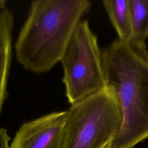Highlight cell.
<instances>
[{
  "label": "cell",
  "instance_id": "cell-1",
  "mask_svg": "<svg viewBox=\"0 0 148 148\" xmlns=\"http://www.w3.org/2000/svg\"><path fill=\"white\" fill-rule=\"evenodd\" d=\"M106 87L123 116L112 148H134L148 138V50L145 43L116 39L102 51Z\"/></svg>",
  "mask_w": 148,
  "mask_h": 148
},
{
  "label": "cell",
  "instance_id": "cell-2",
  "mask_svg": "<svg viewBox=\"0 0 148 148\" xmlns=\"http://www.w3.org/2000/svg\"><path fill=\"white\" fill-rule=\"evenodd\" d=\"M88 0H35L14 45L16 57L24 69L43 73L61 61L84 15Z\"/></svg>",
  "mask_w": 148,
  "mask_h": 148
},
{
  "label": "cell",
  "instance_id": "cell-3",
  "mask_svg": "<svg viewBox=\"0 0 148 148\" xmlns=\"http://www.w3.org/2000/svg\"><path fill=\"white\" fill-rule=\"evenodd\" d=\"M66 111L65 148H101L113 140L123 122L119 102L107 87Z\"/></svg>",
  "mask_w": 148,
  "mask_h": 148
},
{
  "label": "cell",
  "instance_id": "cell-4",
  "mask_svg": "<svg viewBox=\"0 0 148 148\" xmlns=\"http://www.w3.org/2000/svg\"><path fill=\"white\" fill-rule=\"evenodd\" d=\"M60 62L65 95L71 105L106 88L102 51L87 20L77 26Z\"/></svg>",
  "mask_w": 148,
  "mask_h": 148
},
{
  "label": "cell",
  "instance_id": "cell-5",
  "mask_svg": "<svg viewBox=\"0 0 148 148\" xmlns=\"http://www.w3.org/2000/svg\"><path fill=\"white\" fill-rule=\"evenodd\" d=\"M67 111L55 112L24 123L9 148H65Z\"/></svg>",
  "mask_w": 148,
  "mask_h": 148
},
{
  "label": "cell",
  "instance_id": "cell-6",
  "mask_svg": "<svg viewBox=\"0 0 148 148\" xmlns=\"http://www.w3.org/2000/svg\"><path fill=\"white\" fill-rule=\"evenodd\" d=\"M13 25L14 16L12 11L6 6L5 1H0V114L8 95Z\"/></svg>",
  "mask_w": 148,
  "mask_h": 148
},
{
  "label": "cell",
  "instance_id": "cell-7",
  "mask_svg": "<svg viewBox=\"0 0 148 148\" xmlns=\"http://www.w3.org/2000/svg\"><path fill=\"white\" fill-rule=\"evenodd\" d=\"M102 3L117 34V39L129 40L131 35V24L128 0H104Z\"/></svg>",
  "mask_w": 148,
  "mask_h": 148
},
{
  "label": "cell",
  "instance_id": "cell-8",
  "mask_svg": "<svg viewBox=\"0 0 148 148\" xmlns=\"http://www.w3.org/2000/svg\"><path fill=\"white\" fill-rule=\"evenodd\" d=\"M131 35L129 40L145 43L148 37V0H128Z\"/></svg>",
  "mask_w": 148,
  "mask_h": 148
},
{
  "label": "cell",
  "instance_id": "cell-9",
  "mask_svg": "<svg viewBox=\"0 0 148 148\" xmlns=\"http://www.w3.org/2000/svg\"><path fill=\"white\" fill-rule=\"evenodd\" d=\"M10 139L6 130L0 128V148H9V142Z\"/></svg>",
  "mask_w": 148,
  "mask_h": 148
},
{
  "label": "cell",
  "instance_id": "cell-10",
  "mask_svg": "<svg viewBox=\"0 0 148 148\" xmlns=\"http://www.w3.org/2000/svg\"><path fill=\"white\" fill-rule=\"evenodd\" d=\"M101 148H112V140H110L106 143Z\"/></svg>",
  "mask_w": 148,
  "mask_h": 148
}]
</instances>
